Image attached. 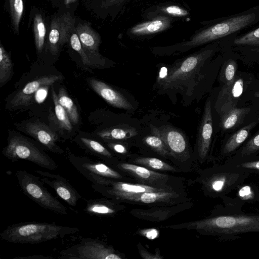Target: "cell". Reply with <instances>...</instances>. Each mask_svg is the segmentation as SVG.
<instances>
[{"instance_id": "7bdbcfd3", "label": "cell", "mask_w": 259, "mask_h": 259, "mask_svg": "<svg viewBox=\"0 0 259 259\" xmlns=\"http://www.w3.org/2000/svg\"><path fill=\"white\" fill-rule=\"evenodd\" d=\"M140 233L149 239H154L157 237L159 232L155 229H148L141 230Z\"/></svg>"}, {"instance_id": "6da1fadb", "label": "cell", "mask_w": 259, "mask_h": 259, "mask_svg": "<svg viewBox=\"0 0 259 259\" xmlns=\"http://www.w3.org/2000/svg\"><path fill=\"white\" fill-rule=\"evenodd\" d=\"M212 50H207L193 54L170 66L164 75L158 76L156 87L160 93H180L183 100L192 97L195 90L203 79V69Z\"/></svg>"}, {"instance_id": "8fae6325", "label": "cell", "mask_w": 259, "mask_h": 259, "mask_svg": "<svg viewBox=\"0 0 259 259\" xmlns=\"http://www.w3.org/2000/svg\"><path fill=\"white\" fill-rule=\"evenodd\" d=\"M151 133L160 136L163 140L171 156L178 159L188 157L189 148L187 140L180 130L170 125L156 127L151 125Z\"/></svg>"}, {"instance_id": "5b68a950", "label": "cell", "mask_w": 259, "mask_h": 259, "mask_svg": "<svg viewBox=\"0 0 259 259\" xmlns=\"http://www.w3.org/2000/svg\"><path fill=\"white\" fill-rule=\"evenodd\" d=\"M3 154L14 162L25 160L51 170H55L58 165L39 145L22 135L11 136Z\"/></svg>"}, {"instance_id": "8992f818", "label": "cell", "mask_w": 259, "mask_h": 259, "mask_svg": "<svg viewBox=\"0 0 259 259\" xmlns=\"http://www.w3.org/2000/svg\"><path fill=\"white\" fill-rule=\"evenodd\" d=\"M15 175L23 193L40 207L60 214H67L66 207L49 191L40 177L24 170H17Z\"/></svg>"}, {"instance_id": "ba28073f", "label": "cell", "mask_w": 259, "mask_h": 259, "mask_svg": "<svg viewBox=\"0 0 259 259\" xmlns=\"http://www.w3.org/2000/svg\"><path fill=\"white\" fill-rule=\"evenodd\" d=\"M61 258L121 259L122 257L110 246L90 238L82 239L78 243L60 252Z\"/></svg>"}, {"instance_id": "603a6c76", "label": "cell", "mask_w": 259, "mask_h": 259, "mask_svg": "<svg viewBox=\"0 0 259 259\" xmlns=\"http://www.w3.org/2000/svg\"><path fill=\"white\" fill-rule=\"evenodd\" d=\"M170 24V19L168 17H160L134 26L131 28L130 33L136 35L158 33L167 29Z\"/></svg>"}, {"instance_id": "5bb4252c", "label": "cell", "mask_w": 259, "mask_h": 259, "mask_svg": "<svg viewBox=\"0 0 259 259\" xmlns=\"http://www.w3.org/2000/svg\"><path fill=\"white\" fill-rule=\"evenodd\" d=\"M119 169L128 172L144 184L167 188L173 190V188L168 184L170 179L168 175L159 173L146 167L127 163L116 164Z\"/></svg>"}, {"instance_id": "836d02e7", "label": "cell", "mask_w": 259, "mask_h": 259, "mask_svg": "<svg viewBox=\"0 0 259 259\" xmlns=\"http://www.w3.org/2000/svg\"><path fill=\"white\" fill-rule=\"evenodd\" d=\"M9 9L12 25L16 33L19 30V25L24 12L23 0H8Z\"/></svg>"}, {"instance_id": "83f0119b", "label": "cell", "mask_w": 259, "mask_h": 259, "mask_svg": "<svg viewBox=\"0 0 259 259\" xmlns=\"http://www.w3.org/2000/svg\"><path fill=\"white\" fill-rule=\"evenodd\" d=\"M33 30L36 50L38 53H41L45 46L47 29L45 20L39 13L34 16Z\"/></svg>"}, {"instance_id": "e575fe53", "label": "cell", "mask_w": 259, "mask_h": 259, "mask_svg": "<svg viewBox=\"0 0 259 259\" xmlns=\"http://www.w3.org/2000/svg\"><path fill=\"white\" fill-rule=\"evenodd\" d=\"M52 97L55 105L56 115L60 125L64 130L68 131H71L72 129L71 122L66 111L60 104L58 95L53 88L52 89Z\"/></svg>"}, {"instance_id": "4316f807", "label": "cell", "mask_w": 259, "mask_h": 259, "mask_svg": "<svg viewBox=\"0 0 259 259\" xmlns=\"http://www.w3.org/2000/svg\"><path fill=\"white\" fill-rule=\"evenodd\" d=\"M225 162L231 163L249 172L259 175V156H232Z\"/></svg>"}, {"instance_id": "277c9868", "label": "cell", "mask_w": 259, "mask_h": 259, "mask_svg": "<svg viewBox=\"0 0 259 259\" xmlns=\"http://www.w3.org/2000/svg\"><path fill=\"white\" fill-rule=\"evenodd\" d=\"M250 175L247 171L225 162L203 170L199 181L206 195L222 198L243 184Z\"/></svg>"}, {"instance_id": "b9f144b4", "label": "cell", "mask_w": 259, "mask_h": 259, "mask_svg": "<svg viewBox=\"0 0 259 259\" xmlns=\"http://www.w3.org/2000/svg\"><path fill=\"white\" fill-rule=\"evenodd\" d=\"M140 246L138 247L139 253L143 258L145 259H161L162 256H160L158 252L156 254H151L145 249L143 246L139 244Z\"/></svg>"}, {"instance_id": "7c38bea8", "label": "cell", "mask_w": 259, "mask_h": 259, "mask_svg": "<svg viewBox=\"0 0 259 259\" xmlns=\"http://www.w3.org/2000/svg\"><path fill=\"white\" fill-rule=\"evenodd\" d=\"M34 172L40 175L41 181L53 188L57 194L68 205L75 207L81 195L65 178L46 171L36 170Z\"/></svg>"}, {"instance_id": "7402d4cb", "label": "cell", "mask_w": 259, "mask_h": 259, "mask_svg": "<svg viewBox=\"0 0 259 259\" xmlns=\"http://www.w3.org/2000/svg\"><path fill=\"white\" fill-rule=\"evenodd\" d=\"M256 124L254 122L250 123L233 134L223 146L219 158L222 160H227L230 158L231 155L245 142Z\"/></svg>"}, {"instance_id": "44dd1931", "label": "cell", "mask_w": 259, "mask_h": 259, "mask_svg": "<svg viewBox=\"0 0 259 259\" xmlns=\"http://www.w3.org/2000/svg\"><path fill=\"white\" fill-rule=\"evenodd\" d=\"M110 200L107 197L87 199L84 211L89 215L105 217L113 215L118 210V206L115 199Z\"/></svg>"}, {"instance_id": "ffe728a7", "label": "cell", "mask_w": 259, "mask_h": 259, "mask_svg": "<svg viewBox=\"0 0 259 259\" xmlns=\"http://www.w3.org/2000/svg\"><path fill=\"white\" fill-rule=\"evenodd\" d=\"M74 29L86 52L91 57L97 54L101 43L98 33L85 23H78Z\"/></svg>"}, {"instance_id": "d6a6232c", "label": "cell", "mask_w": 259, "mask_h": 259, "mask_svg": "<svg viewBox=\"0 0 259 259\" xmlns=\"http://www.w3.org/2000/svg\"><path fill=\"white\" fill-rule=\"evenodd\" d=\"M13 70L12 60L4 47H0V83L2 87L10 79Z\"/></svg>"}, {"instance_id": "4dcf8cb0", "label": "cell", "mask_w": 259, "mask_h": 259, "mask_svg": "<svg viewBox=\"0 0 259 259\" xmlns=\"http://www.w3.org/2000/svg\"><path fill=\"white\" fill-rule=\"evenodd\" d=\"M137 132L135 128L118 127L105 130L97 134L103 140H125L136 136Z\"/></svg>"}, {"instance_id": "f35d334b", "label": "cell", "mask_w": 259, "mask_h": 259, "mask_svg": "<svg viewBox=\"0 0 259 259\" xmlns=\"http://www.w3.org/2000/svg\"><path fill=\"white\" fill-rule=\"evenodd\" d=\"M236 63L234 60H229L227 62L223 67L220 77L224 85H230L234 81L236 77Z\"/></svg>"}, {"instance_id": "cb8c5ba5", "label": "cell", "mask_w": 259, "mask_h": 259, "mask_svg": "<svg viewBox=\"0 0 259 259\" xmlns=\"http://www.w3.org/2000/svg\"><path fill=\"white\" fill-rule=\"evenodd\" d=\"M79 141L84 149L91 154L101 158L108 164H115L112 154L100 142L85 137H81Z\"/></svg>"}, {"instance_id": "ab89813d", "label": "cell", "mask_w": 259, "mask_h": 259, "mask_svg": "<svg viewBox=\"0 0 259 259\" xmlns=\"http://www.w3.org/2000/svg\"><path fill=\"white\" fill-rule=\"evenodd\" d=\"M234 42L238 45L259 46V28L236 38Z\"/></svg>"}, {"instance_id": "ee69618b", "label": "cell", "mask_w": 259, "mask_h": 259, "mask_svg": "<svg viewBox=\"0 0 259 259\" xmlns=\"http://www.w3.org/2000/svg\"><path fill=\"white\" fill-rule=\"evenodd\" d=\"M107 145L110 149L118 153L123 154L125 152V147L120 144L109 143Z\"/></svg>"}, {"instance_id": "74e56055", "label": "cell", "mask_w": 259, "mask_h": 259, "mask_svg": "<svg viewBox=\"0 0 259 259\" xmlns=\"http://www.w3.org/2000/svg\"><path fill=\"white\" fill-rule=\"evenodd\" d=\"M259 152V131L234 156L256 155Z\"/></svg>"}, {"instance_id": "c3c4849f", "label": "cell", "mask_w": 259, "mask_h": 259, "mask_svg": "<svg viewBox=\"0 0 259 259\" xmlns=\"http://www.w3.org/2000/svg\"><path fill=\"white\" fill-rule=\"evenodd\" d=\"M255 96L257 97H259V92H257V93H256Z\"/></svg>"}, {"instance_id": "f1b7e54d", "label": "cell", "mask_w": 259, "mask_h": 259, "mask_svg": "<svg viewBox=\"0 0 259 259\" xmlns=\"http://www.w3.org/2000/svg\"><path fill=\"white\" fill-rule=\"evenodd\" d=\"M236 190L235 197L244 204L259 201V188L252 183H244Z\"/></svg>"}, {"instance_id": "1f68e13d", "label": "cell", "mask_w": 259, "mask_h": 259, "mask_svg": "<svg viewBox=\"0 0 259 259\" xmlns=\"http://www.w3.org/2000/svg\"><path fill=\"white\" fill-rule=\"evenodd\" d=\"M134 162L154 171H176L171 165L154 157H139L135 159Z\"/></svg>"}, {"instance_id": "ac0fdd59", "label": "cell", "mask_w": 259, "mask_h": 259, "mask_svg": "<svg viewBox=\"0 0 259 259\" xmlns=\"http://www.w3.org/2000/svg\"><path fill=\"white\" fill-rule=\"evenodd\" d=\"M88 82L94 91L111 106L127 110L133 108L128 100L110 85L95 78H89Z\"/></svg>"}, {"instance_id": "484cf974", "label": "cell", "mask_w": 259, "mask_h": 259, "mask_svg": "<svg viewBox=\"0 0 259 259\" xmlns=\"http://www.w3.org/2000/svg\"><path fill=\"white\" fill-rule=\"evenodd\" d=\"M250 111L249 108L235 107L220 116V126L224 130L233 128L240 122Z\"/></svg>"}, {"instance_id": "e0dca14e", "label": "cell", "mask_w": 259, "mask_h": 259, "mask_svg": "<svg viewBox=\"0 0 259 259\" xmlns=\"http://www.w3.org/2000/svg\"><path fill=\"white\" fill-rule=\"evenodd\" d=\"M25 131L50 151L59 154L64 153L56 144L58 135L45 124L36 121L29 122L25 126Z\"/></svg>"}, {"instance_id": "bcb514c9", "label": "cell", "mask_w": 259, "mask_h": 259, "mask_svg": "<svg viewBox=\"0 0 259 259\" xmlns=\"http://www.w3.org/2000/svg\"><path fill=\"white\" fill-rule=\"evenodd\" d=\"M123 0H105L104 6L109 7L121 2Z\"/></svg>"}, {"instance_id": "30bf717a", "label": "cell", "mask_w": 259, "mask_h": 259, "mask_svg": "<svg viewBox=\"0 0 259 259\" xmlns=\"http://www.w3.org/2000/svg\"><path fill=\"white\" fill-rule=\"evenodd\" d=\"M74 28L75 19L69 13H63L53 18L48 40L49 49L53 55H57L60 47L69 40Z\"/></svg>"}, {"instance_id": "f6af8a7d", "label": "cell", "mask_w": 259, "mask_h": 259, "mask_svg": "<svg viewBox=\"0 0 259 259\" xmlns=\"http://www.w3.org/2000/svg\"><path fill=\"white\" fill-rule=\"evenodd\" d=\"M52 257L50 256H45L42 255H33L32 256H25V257H15V258H19V259H42V258H51Z\"/></svg>"}, {"instance_id": "2e32d148", "label": "cell", "mask_w": 259, "mask_h": 259, "mask_svg": "<svg viewBox=\"0 0 259 259\" xmlns=\"http://www.w3.org/2000/svg\"><path fill=\"white\" fill-rule=\"evenodd\" d=\"M61 78V75H46L28 82L12 98L10 102V106L16 109L28 105L37 91L41 88L52 85Z\"/></svg>"}, {"instance_id": "52a82bcc", "label": "cell", "mask_w": 259, "mask_h": 259, "mask_svg": "<svg viewBox=\"0 0 259 259\" xmlns=\"http://www.w3.org/2000/svg\"><path fill=\"white\" fill-rule=\"evenodd\" d=\"M253 13L231 17L204 29L181 45V51L225 37L243 29L255 18Z\"/></svg>"}, {"instance_id": "d4e9b609", "label": "cell", "mask_w": 259, "mask_h": 259, "mask_svg": "<svg viewBox=\"0 0 259 259\" xmlns=\"http://www.w3.org/2000/svg\"><path fill=\"white\" fill-rule=\"evenodd\" d=\"M179 210L177 206L164 209H135L132 213L140 219L152 221H161L167 219L172 213L175 214L177 210Z\"/></svg>"}, {"instance_id": "7dc6e473", "label": "cell", "mask_w": 259, "mask_h": 259, "mask_svg": "<svg viewBox=\"0 0 259 259\" xmlns=\"http://www.w3.org/2000/svg\"><path fill=\"white\" fill-rule=\"evenodd\" d=\"M75 0H64V4L66 6H69L74 2Z\"/></svg>"}, {"instance_id": "9c48e42d", "label": "cell", "mask_w": 259, "mask_h": 259, "mask_svg": "<svg viewBox=\"0 0 259 259\" xmlns=\"http://www.w3.org/2000/svg\"><path fill=\"white\" fill-rule=\"evenodd\" d=\"M66 156L71 165L92 183L99 184L107 180H118L121 175L108 164L86 157L76 156L67 150Z\"/></svg>"}, {"instance_id": "d590c367", "label": "cell", "mask_w": 259, "mask_h": 259, "mask_svg": "<svg viewBox=\"0 0 259 259\" xmlns=\"http://www.w3.org/2000/svg\"><path fill=\"white\" fill-rule=\"evenodd\" d=\"M144 138L145 143L156 152L164 157L171 156L163 140L158 135L151 133Z\"/></svg>"}, {"instance_id": "60d3db41", "label": "cell", "mask_w": 259, "mask_h": 259, "mask_svg": "<svg viewBox=\"0 0 259 259\" xmlns=\"http://www.w3.org/2000/svg\"><path fill=\"white\" fill-rule=\"evenodd\" d=\"M163 11L170 15L177 17H184L188 14V12L186 10L177 6L167 7L164 8Z\"/></svg>"}, {"instance_id": "7a4b0ae2", "label": "cell", "mask_w": 259, "mask_h": 259, "mask_svg": "<svg viewBox=\"0 0 259 259\" xmlns=\"http://www.w3.org/2000/svg\"><path fill=\"white\" fill-rule=\"evenodd\" d=\"M194 229L203 235L217 236L221 240H231L239 235L259 233V214L243 211L212 214L200 220L180 225L177 228Z\"/></svg>"}, {"instance_id": "8d00e7d4", "label": "cell", "mask_w": 259, "mask_h": 259, "mask_svg": "<svg viewBox=\"0 0 259 259\" xmlns=\"http://www.w3.org/2000/svg\"><path fill=\"white\" fill-rule=\"evenodd\" d=\"M69 41L72 49L79 55L82 62L86 65L91 66L92 65L91 57L82 47L79 37L75 31V29H74L70 35Z\"/></svg>"}, {"instance_id": "4fadbf2b", "label": "cell", "mask_w": 259, "mask_h": 259, "mask_svg": "<svg viewBox=\"0 0 259 259\" xmlns=\"http://www.w3.org/2000/svg\"><path fill=\"white\" fill-rule=\"evenodd\" d=\"M212 132L213 122L211 101L209 99H207L199 126L197 139V152L199 160L201 162L205 161L208 156Z\"/></svg>"}, {"instance_id": "9a60e30c", "label": "cell", "mask_w": 259, "mask_h": 259, "mask_svg": "<svg viewBox=\"0 0 259 259\" xmlns=\"http://www.w3.org/2000/svg\"><path fill=\"white\" fill-rule=\"evenodd\" d=\"M244 87V80L239 77H236L230 85H223L215 104V110L220 116L236 107L243 92Z\"/></svg>"}, {"instance_id": "3957f363", "label": "cell", "mask_w": 259, "mask_h": 259, "mask_svg": "<svg viewBox=\"0 0 259 259\" xmlns=\"http://www.w3.org/2000/svg\"><path fill=\"white\" fill-rule=\"evenodd\" d=\"M78 231L76 227L61 226L53 223L28 222L8 226L0 236L2 239L9 242L37 244L63 238Z\"/></svg>"}, {"instance_id": "d6986e66", "label": "cell", "mask_w": 259, "mask_h": 259, "mask_svg": "<svg viewBox=\"0 0 259 259\" xmlns=\"http://www.w3.org/2000/svg\"><path fill=\"white\" fill-rule=\"evenodd\" d=\"M179 194L174 191L146 192L138 194H117L110 198L116 200H126L143 204L169 203L179 197Z\"/></svg>"}, {"instance_id": "f546056e", "label": "cell", "mask_w": 259, "mask_h": 259, "mask_svg": "<svg viewBox=\"0 0 259 259\" xmlns=\"http://www.w3.org/2000/svg\"><path fill=\"white\" fill-rule=\"evenodd\" d=\"M57 95L59 101L66 111L71 122L74 124H77L79 121V115L77 107L67 94L65 89L60 88Z\"/></svg>"}]
</instances>
